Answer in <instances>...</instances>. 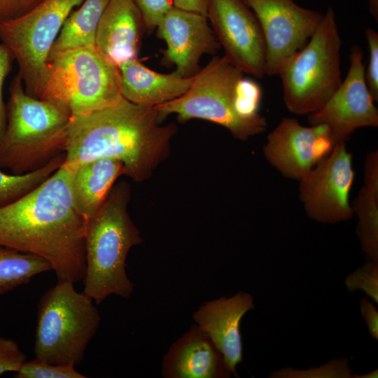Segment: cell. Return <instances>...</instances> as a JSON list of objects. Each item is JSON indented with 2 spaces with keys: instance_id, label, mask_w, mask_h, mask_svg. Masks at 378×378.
<instances>
[{
  "instance_id": "1",
  "label": "cell",
  "mask_w": 378,
  "mask_h": 378,
  "mask_svg": "<svg viewBox=\"0 0 378 378\" xmlns=\"http://www.w3.org/2000/svg\"><path fill=\"white\" fill-rule=\"evenodd\" d=\"M72 169L62 164L38 187L0 208V247L38 256L57 279L76 283L85 272V220L71 195Z\"/></svg>"
},
{
  "instance_id": "2",
  "label": "cell",
  "mask_w": 378,
  "mask_h": 378,
  "mask_svg": "<svg viewBox=\"0 0 378 378\" xmlns=\"http://www.w3.org/2000/svg\"><path fill=\"white\" fill-rule=\"evenodd\" d=\"M154 106L134 104L124 97L117 104L85 115H72L67 128L63 164L75 167L97 158L123 163L125 175L135 181L149 178L168 155L175 124Z\"/></svg>"
},
{
  "instance_id": "3",
  "label": "cell",
  "mask_w": 378,
  "mask_h": 378,
  "mask_svg": "<svg viewBox=\"0 0 378 378\" xmlns=\"http://www.w3.org/2000/svg\"><path fill=\"white\" fill-rule=\"evenodd\" d=\"M130 186L114 185L97 213L85 223V272L83 293L95 304L115 295L130 297L134 286L126 272L132 247L143 242L127 211Z\"/></svg>"
},
{
  "instance_id": "4",
  "label": "cell",
  "mask_w": 378,
  "mask_h": 378,
  "mask_svg": "<svg viewBox=\"0 0 378 378\" xmlns=\"http://www.w3.org/2000/svg\"><path fill=\"white\" fill-rule=\"evenodd\" d=\"M6 125L0 137V169L23 174L64 153L71 114L28 94L18 74L9 87Z\"/></svg>"
},
{
  "instance_id": "5",
  "label": "cell",
  "mask_w": 378,
  "mask_h": 378,
  "mask_svg": "<svg viewBox=\"0 0 378 378\" xmlns=\"http://www.w3.org/2000/svg\"><path fill=\"white\" fill-rule=\"evenodd\" d=\"M122 98L118 66L96 47L50 52L38 99L72 115L113 106Z\"/></svg>"
},
{
  "instance_id": "6",
  "label": "cell",
  "mask_w": 378,
  "mask_h": 378,
  "mask_svg": "<svg viewBox=\"0 0 378 378\" xmlns=\"http://www.w3.org/2000/svg\"><path fill=\"white\" fill-rule=\"evenodd\" d=\"M74 283L57 279L37 305L34 354L52 364L79 365L96 333L100 314Z\"/></svg>"
},
{
  "instance_id": "7",
  "label": "cell",
  "mask_w": 378,
  "mask_h": 378,
  "mask_svg": "<svg viewBox=\"0 0 378 378\" xmlns=\"http://www.w3.org/2000/svg\"><path fill=\"white\" fill-rule=\"evenodd\" d=\"M342 39L329 8L307 43L281 67L284 100L289 111L309 115L318 111L342 83Z\"/></svg>"
},
{
  "instance_id": "8",
  "label": "cell",
  "mask_w": 378,
  "mask_h": 378,
  "mask_svg": "<svg viewBox=\"0 0 378 378\" xmlns=\"http://www.w3.org/2000/svg\"><path fill=\"white\" fill-rule=\"evenodd\" d=\"M243 74L225 56L214 57L193 77L186 93L154 107L163 119L175 113L181 122L206 120L227 128L234 138L246 140L264 132L267 124L260 115L246 118L236 109V88Z\"/></svg>"
},
{
  "instance_id": "9",
  "label": "cell",
  "mask_w": 378,
  "mask_h": 378,
  "mask_svg": "<svg viewBox=\"0 0 378 378\" xmlns=\"http://www.w3.org/2000/svg\"><path fill=\"white\" fill-rule=\"evenodd\" d=\"M83 0H43L24 14L0 22V39L19 66L26 92L38 98L46 62L69 15Z\"/></svg>"
},
{
  "instance_id": "10",
  "label": "cell",
  "mask_w": 378,
  "mask_h": 378,
  "mask_svg": "<svg viewBox=\"0 0 378 378\" xmlns=\"http://www.w3.org/2000/svg\"><path fill=\"white\" fill-rule=\"evenodd\" d=\"M256 16L266 46L265 74L281 67L307 43L323 14L293 0H243Z\"/></svg>"
},
{
  "instance_id": "11",
  "label": "cell",
  "mask_w": 378,
  "mask_h": 378,
  "mask_svg": "<svg viewBox=\"0 0 378 378\" xmlns=\"http://www.w3.org/2000/svg\"><path fill=\"white\" fill-rule=\"evenodd\" d=\"M354 178L352 155L345 142L337 143L300 181V197L308 216L322 223L350 219L354 212L349 194Z\"/></svg>"
},
{
  "instance_id": "12",
  "label": "cell",
  "mask_w": 378,
  "mask_h": 378,
  "mask_svg": "<svg viewBox=\"0 0 378 378\" xmlns=\"http://www.w3.org/2000/svg\"><path fill=\"white\" fill-rule=\"evenodd\" d=\"M225 57L243 73L265 75L266 46L260 23L243 0H209L206 13Z\"/></svg>"
},
{
  "instance_id": "13",
  "label": "cell",
  "mask_w": 378,
  "mask_h": 378,
  "mask_svg": "<svg viewBox=\"0 0 378 378\" xmlns=\"http://www.w3.org/2000/svg\"><path fill=\"white\" fill-rule=\"evenodd\" d=\"M363 57L361 48L353 46L345 78L326 104L307 117L311 125H327L336 144L346 143L358 128L378 126V110L366 83Z\"/></svg>"
},
{
  "instance_id": "14",
  "label": "cell",
  "mask_w": 378,
  "mask_h": 378,
  "mask_svg": "<svg viewBox=\"0 0 378 378\" xmlns=\"http://www.w3.org/2000/svg\"><path fill=\"white\" fill-rule=\"evenodd\" d=\"M335 144L327 125L305 127L295 118H285L267 136L263 153L284 176L300 181Z\"/></svg>"
},
{
  "instance_id": "15",
  "label": "cell",
  "mask_w": 378,
  "mask_h": 378,
  "mask_svg": "<svg viewBox=\"0 0 378 378\" xmlns=\"http://www.w3.org/2000/svg\"><path fill=\"white\" fill-rule=\"evenodd\" d=\"M157 30V36L167 45L163 61L175 64V71L184 78L199 72L204 54H214L220 48L206 15L174 6L164 15Z\"/></svg>"
},
{
  "instance_id": "16",
  "label": "cell",
  "mask_w": 378,
  "mask_h": 378,
  "mask_svg": "<svg viewBox=\"0 0 378 378\" xmlns=\"http://www.w3.org/2000/svg\"><path fill=\"white\" fill-rule=\"evenodd\" d=\"M253 308V296L239 291L231 297L204 302L192 315L196 325L210 338L236 377H239L237 365L243 359L241 321Z\"/></svg>"
},
{
  "instance_id": "17",
  "label": "cell",
  "mask_w": 378,
  "mask_h": 378,
  "mask_svg": "<svg viewBox=\"0 0 378 378\" xmlns=\"http://www.w3.org/2000/svg\"><path fill=\"white\" fill-rule=\"evenodd\" d=\"M164 378H227L232 373L210 338L193 325L163 357Z\"/></svg>"
},
{
  "instance_id": "18",
  "label": "cell",
  "mask_w": 378,
  "mask_h": 378,
  "mask_svg": "<svg viewBox=\"0 0 378 378\" xmlns=\"http://www.w3.org/2000/svg\"><path fill=\"white\" fill-rule=\"evenodd\" d=\"M146 28L141 11L130 0H109L98 24L95 46L118 66L137 58Z\"/></svg>"
},
{
  "instance_id": "19",
  "label": "cell",
  "mask_w": 378,
  "mask_h": 378,
  "mask_svg": "<svg viewBox=\"0 0 378 378\" xmlns=\"http://www.w3.org/2000/svg\"><path fill=\"white\" fill-rule=\"evenodd\" d=\"M118 68L122 97L146 106H155L181 97L189 89L194 77L184 78L176 71L160 74L148 69L137 58Z\"/></svg>"
},
{
  "instance_id": "20",
  "label": "cell",
  "mask_w": 378,
  "mask_h": 378,
  "mask_svg": "<svg viewBox=\"0 0 378 378\" xmlns=\"http://www.w3.org/2000/svg\"><path fill=\"white\" fill-rule=\"evenodd\" d=\"M71 168L73 202L88 221L102 206L117 178L125 174V169L121 161L111 158L94 159Z\"/></svg>"
},
{
  "instance_id": "21",
  "label": "cell",
  "mask_w": 378,
  "mask_h": 378,
  "mask_svg": "<svg viewBox=\"0 0 378 378\" xmlns=\"http://www.w3.org/2000/svg\"><path fill=\"white\" fill-rule=\"evenodd\" d=\"M356 233L368 260L378 262V151H370L364 165V183L352 206Z\"/></svg>"
},
{
  "instance_id": "22",
  "label": "cell",
  "mask_w": 378,
  "mask_h": 378,
  "mask_svg": "<svg viewBox=\"0 0 378 378\" xmlns=\"http://www.w3.org/2000/svg\"><path fill=\"white\" fill-rule=\"evenodd\" d=\"M109 0H83L66 19L50 52L94 48L101 17Z\"/></svg>"
},
{
  "instance_id": "23",
  "label": "cell",
  "mask_w": 378,
  "mask_h": 378,
  "mask_svg": "<svg viewBox=\"0 0 378 378\" xmlns=\"http://www.w3.org/2000/svg\"><path fill=\"white\" fill-rule=\"evenodd\" d=\"M50 270V265L38 256L0 247V295Z\"/></svg>"
},
{
  "instance_id": "24",
  "label": "cell",
  "mask_w": 378,
  "mask_h": 378,
  "mask_svg": "<svg viewBox=\"0 0 378 378\" xmlns=\"http://www.w3.org/2000/svg\"><path fill=\"white\" fill-rule=\"evenodd\" d=\"M64 153L46 166L23 174H8L0 169V208L22 198L47 180L64 163Z\"/></svg>"
},
{
  "instance_id": "25",
  "label": "cell",
  "mask_w": 378,
  "mask_h": 378,
  "mask_svg": "<svg viewBox=\"0 0 378 378\" xmlns=\"http://www.w3.org/2000/svg\"><path fill=\"white\" fill-rule=\"evenodd\" d=\"M354 373L349 366V359L341 358L332 359L318 368L308 370L285 368L272 372V378H353Z\"/></svg>"
},
{
  "instance_id": "26",
  "label": "cell",
  "mask_w": 378,
  "mask_h": 378,
  "mask_svg": "<svg viewBox=\"0 0 378 378\" xmlns=\"http://www.w3.org/2000/svg\"><path fill=\"white\" fill-rule=\"evenodd\" d=\"M15 378H85L69 364H52L36 358L26 360L15 373Z\"/></svg>"
},
{
  "instance_id": "27",
  "label": "cell",
  "mask_w": 378,
  "mask_h": 378,
  "mask_svg": "<svg viewBox=\"0 0 378 378\" xmlns=\"http://www.w3.org/2000/svg\"><path fill=\"white\" fill-rule=\"evenodd\" d=\"M344 285L349 292L363 291L378 303V262L368 260L346 276Z\"/></svg>"
},
{
  "instance_id": "28",
  "label": "cell",
  "mask_w": 378,
  "mask_h": 378,
  "mask_svg": "<svg viewBox=\"0 0 378 378\" xmlns=\"http://www.w3.org/2000/svg\"><path fill=\"white\" fill-rule=\"evenodd\" d=\"M262 91L255 81L248 78H241L236 88L235 107L242 116L253 118L259 115L258 108Z\"/></svg>"
},
{
  "instance_id": "29",
  "label": "cell",
  "mask_w": 378,
  "mask_h": 378,
  "mask_svg": "<svg viewBox=\"0 0 378 378\" xmlns=\"http://www.w3.org/2000/svg\"><path fill=\"white\" fill-rule=\"evenodd\" d=\"M27 360L26 354L15 341L0 336V376L17 372Z\"/></svg>"
},
{
  "instance_id": "30",
  "label": "cell",
  "mask_w": 378,
  "mask_h": 378,
  "mask_svg": "<svg viewBox=\"0 0 378 378\" xmlns=\"http://www.w3.org/2000/svg\"><path fill=\"white\" fill-rule=\"evenodd\" d=\"M369 48V62L365 72L368 90L374 100H378V33L372 28L365 30Z\"/></svg>"
},
{
  "instance_id": "31",
  "label": "cell",
  "mask_w": 378,
  "mask_h": 378,
  "mask_svg": "<svg viewBox=\"0 0 378 378\" xmlns=\"http://www.w3.org/2000/svg\"><path fill=\"white\" fill-rule=\"evenodd\" d=\"M141 13L145 27L148 30L157 27L158 23L173 6L171 0H130Z\"/></svg>"
},
{
  "instance_id": "32",
  "label": "cell",
  "mask_w": 378,
  "mask_h": 378,
  "mask_svg": "<svg viewBox=\"0 0 378 378\" xmlns=\"http://www.w3.org/2000/svg\"><path fill=\"white\" fill-rule=\"evenodd\" d=\"M14 57L9 48L3 43H0V137L3 135L6 125V105L4 102L3 89L6 78L12 69Z\"/></svg>"
},
{
  "instance_id": "33",
  "label": "cell",
  "mask_w": 378,
  "mask_h": 378,
  "mask_svg": "<svg viewBox=\"0 0 378 378\" xmlns=\"http://www.w3.org/2000/svg\"><path fill=\"white\" fill-rule=\"evenodd\" d=\"M43 0H0V22L18 18Z\"/></svg>"
},
{
  "instance_id": "34",
  "label": "cell",
  "mask_w": 378,
  "mask_h": 378,
  "mask_svg": "<svg viewBox=\"0 0 378 378\" xmlns=\"http://www.w3.org/2000/svg\"><path fill=\"white\" fill-rule=\"evenodd\" d=\"M360 309L370 337L378 340V311L377 307L368 298L364 297L360 300Z\"/></svg>"
},
{
  "instance_id": "35",
  "label": "cell",
  "mask_w": 378,
  "mask_h": 378,
  "mask_svg": "<svg viewBox=\"0 0 378 378\" xmlns=\"http://www.w3.org/2000/svg\"><path fill=\"white\" fill-rule=\"evenodd\" d=\"M172 4L176 8L206 16L209 0H172Z\"/></svg>"
},
{
  "instance_id": "36",
  "label": "cell",
  "mask_w": 378,
  "mask_h": 378,
  "mask_svg": "<svg viewBox=\"0 0 378 378\" xmlns=\"http://www.w3.org/2000/svg\"><path fill=\"white\" fill-rule=\"evenodd\" d=\"M369 10L372 16L378 20V0H368Z\"/></svg>"
},
{
  "instance_id": "37",
  "label": "cell",
  "mask_w": 378,
  "mask_h": 378,
  "mask_svg": "<svg viewBox=\"0 0 378 378\" xmlns=\"http://www.w3.org/2000/svg\"><path fill=\"white\" fill-rule=\"evenodd\" d=\"M377 378L378 377V370L375 369L370 372L363 374H354L353 378Z\"/></svg>"
}]
</instances>
